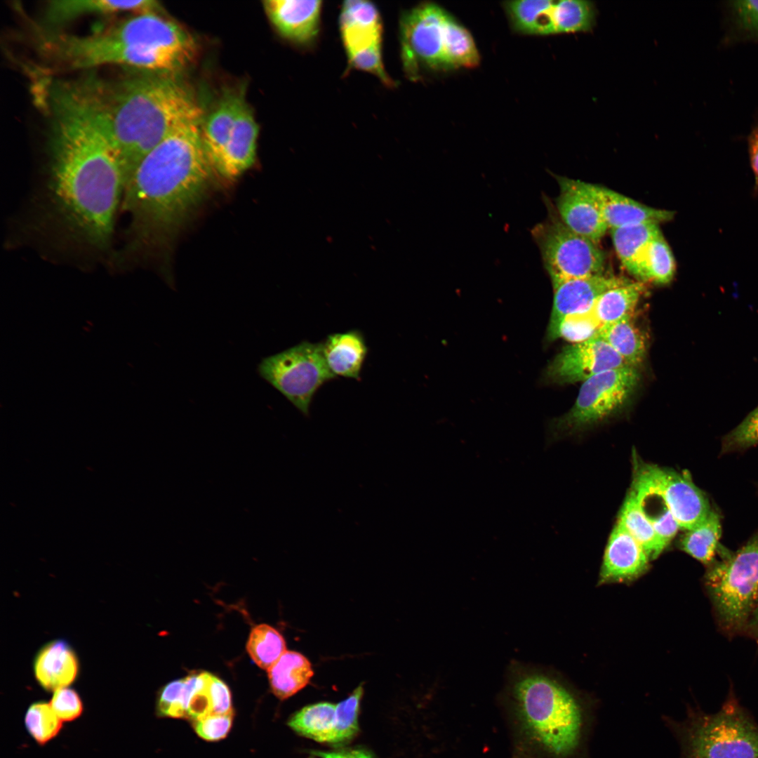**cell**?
Returning <instances> with one entry per match:
<instances>
[{"label":"cell","mask_w":758,"mask_h":758,"mask_svg":"<svg viewBox=\"0 0 758 758\" xmlns=\"http://www.w3.org/2000/svg\"><path fill=\"white\" fill-rule=\"evenodd\" d=\"M41 95L51 119L44 217L90 253L109 248L125 185L98 82L52 80Z\"/></svg>","instance_id":"cell-1"},{"label":"cell","mask_w":758,"mask_h":758,"mask_svg":"<svg viewBox=\"0 0 758 758\" xmlns=\"http://www.w3.org/2000/svg\"><path fill=\"white\" fill-rule=\"evenodd\" d=\"M202 117L181 123L126 181L120 207L128 219L124 258L162 249L206 195L215 171L201 137Z\"/></svg>","instance_id":"cell-2"},{"label":"cell","mask_w":758,"mask_h":758,"mask_svg":"<svg viewBox=\"0 0 758 758\" xmlns=\"http://www.w3.org/2000/svg\"><path fill=\"white\" fill-rule=\"evenodd\" d=\"M102 96L113 145L125 184L143 159L183 121L204 110L181 78L129 68L102 80Z\"/></svg>","instance_id":"cell-3"},{"label":"cell","mask_w":758,"mask_h":758,"mask_svg":"<svg viewBox=\"0 0 758 758\" xmlns=\"http://www.w3.org/2000/svg\"><path fill=\"white\" fill-rule=\"evenodd\" d=\"M514 715L524 739L545 758H578L591 713L567 688L533 668L518 667L510 684Z\"/></svg>","instance_id":"cell-4"},{"label":"cell","mask_w":758,"mask_h":758,"mask_svg":"<svg viewBox=\"0 0 758 758\" xmlns=\"http://www.w3.org/2000/svg\"><path fill=\"white\" fill-rule=\"evenodd\" d=\"M144 14H136L84 36L47 32L39 37L38 51L55 70L90 69L119 65L148 71L149 60L143 44Z\"/></svg>","instance_id":"cell-5"},{"label":"cell","mask_w":758,"mask_h":758,"mask_svg":"<svg viewBox=\"0 0 758 758\" xmlns=\"http://www.w3.org/2000/svg\"><path fill=\"white\" fill-rule=\"evenodd\" d=\"M399 27L402 62L411 79L425 68L444 70L479 64L470 32L438 5L425 3L406 12Z\"/></svg>","instance_id":"cell-6"},{"label":"cell","mask_w":758,"mask_h":758,"mask_svg":"<svg viewBox=\"0 0 758 758\" xmlns=\"http://www.w3.org/2000/svg\"><path fill=\"white\" fill-rule=\"evenodd\" d=\"M680 758H758V722L731 689L719 710L689 707L682 721L665 718Z\"/></svg>","instance_id":"cell-7"},{"label":"cell","mask_w":758,"mask_h":758,"mask_svg":"<svg viewBox=\"0 0 758 758\" xmlns=\"http://www.w3.org/2000/svg\"><path fill=\"white\" fill-rule=\"evenodd\" d=\"M705 585L722 628L729 634L746 628L758 604V532L736 552L712 562Z\"/></svg>","instance_id":"cell-8"},{"label":"cell","mask_w":758,"mask_h":758,"mask_svg":"<svg viewBox=\"0 0 758 758\" xmlns=\"http://www.w3.org/2000/svg\"><path fill=\"white\" fill-rule=\"evenodd\" d=\"M547 218L531 230L552 286L604 273L606 255L598 244L569 229L555 207L545 201Z\"/></svg>","instance_id":"cell-9"},{"label":"cell","mask_w":758,"mask_h":758,"mask_svg":"<svg viewBox=\"0 0 758 758\" xmlns=\"http://www.w3.org/2000/svg\"><path fill=\"white\" fill-rule=\"evenodd\" d=\"M258 371L262 378L306 416L317 390L336 378L326 363L322 342L303 341L265 357Z\"/></svg>","instance_id":"cell-10"},{"label":"cell","mask_w":758,"mask_h":758,"mask_svg":"<svg viewBox=\"0 0 758 758\" xmlns=\"http://www.w3.org/2000/svg\"><path fill=\"white\" fill-rule=\"evenodd\" d=\"M639 381L637 368L623 366L598 373L583 382L570 411L557 421L561 432L594 425L620 410Z\"/></svg>","instance_id":"cell-11"},{"label":"cell","mask_w":758,"mask_h":758,"mask_svg":"<svg viewBox=\"0 0 758 758\" xmlns=\"http://www.w3.org/2000/svg\"><path fill=\"white\" fill-rule=\"evenodd\" d=\"M340 29L350 62L392 86L382 60V22L376 7L370 1L350 0L343 3Z\"/></svg>","instance_id":"cell-12"},{"label":"cell","mask_w":758,"mask_h":758,"mask_svg":"<svg viewBox=\"0 0 758 758\" xmlns=\"http://www.w3.org/2000/svg\"><path fill=\"white\" fill-rule=\"evenodd\" d=\"M634 474L649 482L663 497L679 528L688 531L698 526L712 510L686 472L635 461Z\"/></svg>","instance_id":"cell-13"},{"label":"cell","mask_w":758,"mask_h":758,"mask_svg":"<svg viewBox=\"0 0 758 758\" xmlns=\"http://www.w3.org/2000/svg\"><path fill=\"white\" fill-rule=\"evenodd\" d=\"M623 366H629L606 342L595 337L563 348L547 366L545 376L554 383H573Z\"/></svg>","instance_id":"cell-14"},{"label":"cell","mask_w":758,"mask_h":758,"mask_svg":"<svg viewBox=\"0 0 758 758\" xmlns=\"http://www.w3.org/2000/svg\"><path fill=\"white\" fill-rule=\"evenodd\" d=\"M559 186L555 208L562 222L574 232L599 243L608 227L589 183L555 176Z\"/></svg>","instance_id":"cell-15"},{"label":"cell","mask_w":758,"mask_h":758,"mask_svg":"<svg viewBox=\"0 0 758 758\" xmlns=\"http://www.w3.org/2000/svg\"><path fill=\"white\" fill-rule=\"evenodd\" d=\"M258 126L246 100L242 102L229 139L214 165L215 173L233 180L254 164Z\"/></svg>","instance_id":"cell-16"},{"label":"cell","mask_w":758,"mask_h":758,"mask_svg":"<svg viewBox=\"0 0 758 758\" xmlns=\"http://www.w3.org/2000/svg\"><path fill=\"white\" fill-rule=\"evenodd\" d=\"M265 11L277 32L284 38L307 44L317 35L321 1L317 0H267Z\"/></svg>","instance_id":"cell-17"},{"label":"cell","mask_w":758,"mask_h":758,"mask_svg":"<svg viewBox=\"0 0 758 758\" xmlns=\"http://www.w3.org/2000/svg\"><path fill=\"white\" fill-rule=\"evenodd\" d=\"M631 281L605 273L561 281L553 286L554 298L549 324L563 317L591 308L606 291Z\"/></svg>","instance_id":"cell-18"},{"label":"cell","mask_w":758,"mask_h":758,"mask_svg":"<svg viewBox=\"0 0 758 758\" xmlns=\"http://www.w3.org/2000/svg\"><path fill=\"white\" fill-rule=\"evenodd\" d=\"M649 559L642 546L618 519L606 547L601 580L623 581L637 578L646 570Z\"/></svg>","instance_id":"cell-19"},{"label":"cell","mask_w":758,"mask_h":758,"mask_svg":"<svg viewBox=\"0 0 758 758\" xmlns=\"http://www.w3.org/2000/svg\"><path fill=\"white\" fill-rule=\"evenodd\" d=\"M608 229L655 223L659 225L672 220L674 213L644 205L606 187L589 183Z\"/></svg>","instance_id":"cell-20"},{"label":"cell","mask_w":758,"mask_h":758,"mask_svg":"<svg viewBox=\"0 0 758 758\" xmlns=\"http://www.w3.org/2000/svg\"><path fill=\"white\" fill-rule=\"evenodd\" d=\"M245 100L244 88H225L211 109L206 114L204 112L200 124L201 137L213 168L229 139L240 107Z\"/></svg>","instance_id":"cell-21"},{"label":"cell","mask_w":758,"mask_h":758,"mask_svg":"<svg viewBox=\"0 0 758 758\" xmlns=\"http://www.w3.org/2000/svg\"><path fill=\"white\" fill-rule=\"evenodd\" d=\"M158 2L153 0L51 1L46 6L44 20L49 27L60 26L79 17L93 14L132 12L136 14L159 13Z\"/></svg>","instance_id":"cell-22"},{"label":"cell","mask_w":758,"mask_h":758,"mask_svg":"<svg viewBox=\"0 0 758 758\" xmlns=\"http://www.w3.org/2000/svg\"><path fill=\"white\" fill-rule=\"evenodd\" d=\"M322 349L326 363L335 377L360 380L368 350L360 331L331 333L322 342Z\"/></svg>","instance_id":"cell-23"},{"label":"cell","mask_w":758,"mask_h":758,"mask_svg":"<svg viewBox=\"0 0 758 758\" xmlns=\"http://www.w3.org/2000/svg\"><path fill=\"white\" fill-rule=\"evenodd\" d=\"M77 658L69 644L55 640L44 646L34 659V672L39 684L46 691L67 687L76 679Z\"/></svg>","instance_id":"cell-24"},{"label":"cell","mask_w":758,"mask_h":758,"mask_svg":"<svg viewBox=\"0 0 758 758\" xmlns=\"http://www.w3.org/2000/svg\"><path fill=\"white\" fill-rule=\"evenodd\" d=\"M660 230L658 224L641 223L611 230L616 253L625 268L643 282L647 248Z\"/></svg>","instance_id":"cell-25"},{"label":"cell","mask_w":758,"mask_h":758,"mask_svg":"<svg viewBox=\"0 0 758 758\" xmlns=\"http://www.w3.org/2000/svg\"><path fill=\"white\" fill-rule=\"evenodd\" d=\"M631 490L658 536L660 550L670 544L679 526L663 497L646 480L634 474Z\"/></svg>","instance_id":"cell-26"},{"label":"cell","mask_w":758,"mask_h":758,"mask_svg":"<svg viewBox=\"0 0 758 758\" xmlns=\"http://www.w3.org/2000/svg\"><path fill=\"white\" fill-rule=\"evenodd\" d=\"M273 693L286 699L305 688L314 675L310 661L295 651H286L267 670Z\"/></svg>","instance_id":"cell-27"},{"label":"cell","mask_w":758,"mask_h":758,"mask_svg":"<svg viewBox=\"0 0 758 758\" xmlns=\"http://www.w3.org/2000/svg\"><path fill=\"white\" fill-rule=\"evenodd\" d=\"M597 337L606 342L627 366L637 368L646 354L645 338L632 317L603 325Z\"/></svg>","instance_id":"cell-28"},{"label":"cell","mask_w":758,"mask_h":758,"mask_svg":"<svg viewBox=\"0 0 758 758\" xmlns=\"http://www.w3.org/2000/svg\"><path fill=\"white\" fill-rule=\"evenodd\" d=\"M336 723V704L320 702L302 707L288 725L297 733L319 743H331Z\"/></svg>","instance_id":"cell-29"},{"label":"cell","mask_w":758,"mask_h":758,"mask_svg":"<svg viewBox=\"0 0 758 758\" xmlns=\"http://www.w3.org/2000/svg\"><path fill=\"white\" fill-rule=\"evenodd\" d=\"M644 292L643 282L631 281L602 293L593 305L601 325L632 317Z\"/></svg>","instance_id":"cell-30"},{"label":"cell","mask_w":758,"mask_h":758,"mask_svg":"<svg viewBox=\"0 0 758 758\" xmlns=\"http://www.w3.org/2000/svg\"><path fill=\"white\" fill-rule=\"evenodd\" d=\"M554 0H520L505 3L514 27L524 34H553L552 7Z\"/></svg>","instance_id":"cell-31"},{"label":"cell","mask_w":758,"mask_h":758,"mask_svg":"<svg viewBox=\"0 0 758 758\" xmlns=\"http://www.w3.org/2000/svg\"><path fill=\"white\" fill-rule=\"evenodd\" d=\"M597 10L594 2L585 0L554 1L552 22L554 34L587 32L597 20Z\"/></svg>","instance_id":"cell-32"},{"label":"cell","mask_w":758,"mask_h":758,"mask_svg":"<svg viewBox=\"0 0 758 758\" xmlns=\"http://www.w3.org/2000/svg\"><path fill=\"white\" fill-rule=\"evenodd\" d=\"M722 533L720 517L712 510L698 526L686 531L679 541L680 548L705 564H711L715 557Z\"/></svg>","instance_id":"cell-33"},{"label":"cell","mask_w":758,"mask_h":758,"mask_svg":"<svg viewBox=\"0 0 758 758\" xmlns=\"http://www.w3.org/2000/svg\"><path fill=\"white\" fill-rule=\"evenodd\" d=\"M618 519L642 546L650 559H656L662 552L653 526L641 511L631 489L624 500Z\"/></svg>","instance_id":"cell-34"},{"label":"cell","mask_w":758,"mask_h":758,"mask_svg":"<svg viewBox=\"0 0 758 758\" xmlns=\"http://www.w3.org/2000/svg\"><path fill=\"white\" fill-rule=\"evenodd\" d=\"M601 326L592 306L549 324L547 337L549 340L562 338L571 344L578 343L597 337Z\"/></svg>","instance_id":"cell-35"},{"label":"cell","mask_w":758,"mask_h":758,"mask_svg":"<svg viewBox=\"0 0 758 758\" xmlns=\"http://www.w3.org/2000/svg\"><path fill=\"white\" fill-rule=\"evenodd\" d=\"M286 648L282 635L267 624L252 628L246 644L247 652L253 662L267 670L286 651Z\"/></svg>","instance_id":"cell-36"},{"label":"cell","mask_w":758,"mask_h":758,"mask_svg":"<svg viewBox=\"0 0 758 758\" xmlns=\"http://www.w3.org/2000/svg\"><path fill=\"white\" fill-rule=\"evenodd\" d=\"M676 262L660 230L650 242L645 255L644 281L667 284L674 278Z\"/></svg>","instance_id":"cell-37"},{"label":"cell","mask_w":758,"mask_h":758,"mask_svg":"<svg viewBox=\"0 0 758 758\" xmlns=\"http://www.w3.org/2000/svg\"><path fill=\"white\" fill-rule=\"evenodd\" d=\"M62 723L45 701L32 703L27 709L24 724L29 736L40 746H44L61 731Z\"/></svg>","instance_id":"cell-38"},{"label":"cell","mask_w":758,"mask_h":758,"mask_svg":"<svg viewBox=\"0 0 758 758\" xmlns=\"http://www.w3.org/2000/svg\"><path fill=\"white\" fill-rule=\"evenodd\" d=\"M731 40L758 41V1H731L726 5Z\"/></svg>","instance_id":"cell-39"},{"label":"cell","mask_w":758,"mask_h":758,"mask_svg":"<svg viewBox=\"0 0 758 758\" xmlns=\"http://www.w3.org/2000/svg\"><path fill=\"white\" fill-rule=\"evenodd\" d=\"M363 695V686L359 685L346 699L336 704V723L331 743L348 741L358 732V716Z\"/></svg>","instance_id":"cell-40"},{"label":"cell","mask_w":758,"mask_h":758,"mask_svg":"<svg viewBox=\"0 0 758 758\" xmlns=\"http://www.w3.org/2000/svg\"><path fill=\"white\" fill-rule=\"evenodd\" d=\"M758 444V406L732 431L722 442L723 451L745 448Z\"/></svg>","instance_id":"cell-41"},{"label":"cell","mask_w":758,"mask_h":758,"mask_svg":"<svg viewBox=\"0 0 758 758\" xmlns=\"http://www.w3.org/2000/svg\"><path fill=\"white\" fill-rule=\"evenodd\" d=\"M49 703L63 722L75 721L84 712V704L80 696L74 689L68 686L54 691Z\"/></svg>","instance_id":"cell-42"},{"label":"cell","mask_w":758,"mask_h":758,"mask_svg":"<svg viewBox=\"0 0 758 758\" xmlns=\"http://www.w3.org/2000/svg\"><path fill=\"white\" fill-rule=\"evenodd\" d=\"M233 713L211 714L193 721L197 735L208 741H216L227 736L232 727Z\"/></svg>","instance_id":"cell-43"},{"label":"cell","mask_w":758,"mask_h":758,"mask_svg":"<svg viewBox=\"0 0 758 758\" xmlns=\"http://www.w3.org/2000/svg\"><path fill=\"white\" fill-rule=\"evenodd\" d=\"M208 689L211 700L212 714H226L233 713L230 689L221 679L211 674Z\"/></svg>","instance_id":"cell-44"},{"label":"cell","mask_w":758,"mask_h":758,"mask_svg":"<svg viewBox=\"0 0 758 758\" xmlns=\"http://www.w3.org/2000/svg\"><path fill=\"white\" fill-rule=\"evenodd\" d=\"M747 150L754 177V192L758 194V124L752 129L747 137Z\"/></svg>","instance_id":"cell-45"},{"label":"cell","mask_w":758,"mask_h":758,"mask_svg":"<svg viewBox=\"0 0 758 758\" xmlns=\"http://www.w3.org/2000/svg\"><path fill=\"white\" fill-rule=\"evenodd\" d=\"M312 753L321 758H373L370 753L360 749L339 752L313 751Z\"/></svg>","instance_id":"cell-46"},{"label":"cell","mask_w":758,"mask_h":758,"mask_svg":"<svg viewBox=\"0 0 758 758\" xmlns=\"http://www.w3.org/2000/svg\"><path fill=\"white\" fill-rule=\"evenodd\" d=\"M747 627L750 629L753 636L758 640V604L750 618Z\"/></svg>","instance_id":"cell-47"}]
</instances>
